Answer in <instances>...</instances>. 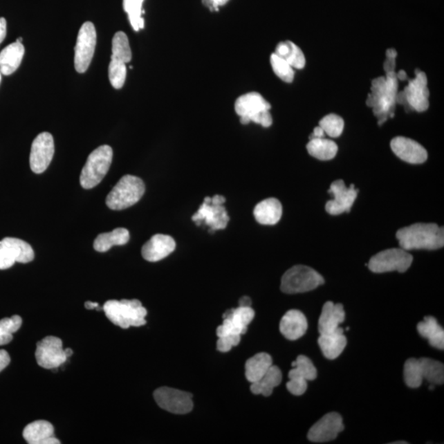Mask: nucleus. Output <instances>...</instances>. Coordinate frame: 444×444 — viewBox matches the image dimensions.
<instances>
[{"label": "nucleus", "mask_w": 444, "mask_h": 444, "mask_svg": "<svg viewBox=\"0 0 444 444\" xmlns=\"http://www.w3.org/2000/svg\"><path fill=\"white\" fill-rule=\"evenodd\" d=\"M386 72V77L376 78L372 82L371 94L368 95L367 104L373 108V114L380 125L394 117L397 104L398 80L395 71Z\"/></svg>", "instance_id": "1"}, {"label": "nucleus", "mask_w": 444, "mask_h": 444, "mask_svg": "<svg viewBox=\"0 0 444 444\" xmlns=\"http://www.w3.org/2000/svg\"><path fill=\"white\" fill-rule=\"evenodd\" d=\"M397 239L402 249L434 250L444 246V230L434 223H416L400 229Z\"/></svg>", "instance_id": "2"}, {"label": "nucleus", "mask_w": 444, "mask_h": 444, "mask_svg": "<svg viewBox=\"0 0 444 444\" xmlns=\"http://www.w3.org/2000/svg\"><path fill=\"white\" fill-rule=\"evenodd\" d=\"M103 311L109 320L122 329L145 325L147 310L138 299L108 300Z\"/></svg>", "instance_id": "3"}, {"label": "nucleus", "mask_w": 444, "mask_h": 444, "mask_svg": "<svg viewBox=\"0 0 444 444\" xmlns=\"http://www.w3.org/2000/svg\"><path fill=\"white\" fill-rule=\"evenodd\" d=\"M404 380L411 389L419 387L424 380L431 385H441L444 382V367L439 361L429 358H411L404 365Z\"/></svg>", "instance_id": "4"}, {"label": "nucleus", "mask_w": 444, "mask_h": 444, "mask_svg": "<svg viewBox=\"0 0 444 444\" xmlns=\"http://www.w3.org/2000/svg\"><path fill=\"white\" fill-rule=\"evenodd\" d=\"M271 104L258 93H250L241 95L234 104V110L241 117L243 124L250 122L268 128L272 124V117L270 114Z\"/></svg>", "instance_id": "5"}, {"label": "nucleus", "mask_w": 444, "mask_h": 444, "mask_svg": "<svg viewBox=\"0 0 444 444\" xmlns=\"http://www.w3.org/2000/svg\"><path fill=\"white\" fill-rule=\"evenodd\" d=\"M145 193V185L140 178L126 175L107 195V205L111 210H124L136 204Z\"/></svg>", "instance_id": "6"}, {"label": "nucleus", "mask_w": 444, "mask_h": 444, "mask_svg": "<svg viewBox=\"0 0 444 444\" xmlns=\"http://www.w3.org/2000/svg\"><path fill=\"white\" fill-rule=\"evenodd\" d=\"M112 159L113 150L110 146L102 145L91 152L82 169L80 184L82 188L91 189L99 185L107 176Z\"/></svg>", "instance_id": "7"}, {"label": "nucleus", "mask_w": 444, "mask_h": 444, "mask_svg": "<svg viewBox=\"0 0 444 444\" xmlns=\"http://www.w3.org/2000/svg\"><path fill=\"white\" fill-rule=\"evenodd\" d=\"M324 283V277L315 269L297 265L287 270L283 275L281 290L286 294L304 293L316 289Z\"/></svg>", "instance_id": "8"}, {"label": "nucleus", "mask_w": 444, "mask_h": 444, "mask_svg": "<svg viewBox=\"0 0 444 444\" xmlns=\"http://www.w3.org/2000/svg\"><path fill=\"white\" fill-rule=\"evenodd\" d=\"M225 198L221 195L206 197L197 212L192 216L196 224L210 226L211 232L223 230L228 226L230 217L224 207Z\"/></svg>", "instance_id": "9"}, {"label": "nucleus", "mask_w": 444, "mask_h": 444, "mask_svg": "<svg viewBox=\"0 0 444 444\" xmlns=\"http://www.w3.org/2000/svg\"><path fill=\"white\" fill-rule=\"evenodd\" d=\"M426 74L416 71L414 80L409 81L408 85L397 95V103L403 104L417 112L428 110L429 91Z\"/></svg>", "instance_id": "10"}, {"label": "nucleus", "mask_w": 444, "mask_h": 444, "mask_svg": "<svg viewBox=\"0 0 444 444\" xmlns=\"http://www.w3.org/2000/svg\"><path fill=\"white\" fill-rule=\"evenodd\" d=\"M413 257L402 249H389L378 252L369 262L370 271L384 273L397 271L405 272L411 267Z\"/></svg>", "instance_id": "11"}, {"label": "nucleus", "mask_w": 444, "mask_h": 444, "mask_svg": "<svg viewBox=\"0 0 444 444\" xmlns=\"http://www.w3.org/2000/svg\"><path fill=\"white\" fill-rule=\"evenodd\" d=\"M95 45L97 30L93 23L86 21L78 33L75 46L74 66L77 73H84L88 71L94 56Z\"/></svg>", "instance_id": "12"}, {"label": "nucleus", "mask_w": 444, "mask_h": 444, "mask_svg": "<svg viewBox=\"0 0 444 444\" xmlns=\"http://www.w3.org/2000/svg\"><path fill=\"white\" fill-rule=\"evenodd\" d=\"M154 398L160 408L174 414L184 415L193 410V395L186 391L163 387L155 391Z\"/></svg>", "instance_id": "13"}, {"label": "nucleus", "mask_w": 444, "mask_h": 444, "mask_svg": "<svg viewBox=\"0 0 444 444\" xmlns=\"http://www.w3.org/2000/svg\"><path fill=\"white\" fill-rule=\"evenodd\" d=\"M67 359L60 338L48 336L37 343L36 360L41 367L46 369H57Z\"/></svg>", "instance_id": "14"}, {"label": "nucleus", "mask_w": 444, "mask_h": 444, "mask_svg": "<svg viewBox=\"0 0 444 444\" xmlns=\"http://www.w3.org/2000/svg\"><path fill=\"white\" fill-rule=\"evenodd\" d=\"M55 154L53 136L44 132L34 139L30 148V167L36 174H41L49 167Z\"/></svg>", "instance_id": "15"}, {"label": "nucleus", "mask_w": 444, "mask_h": 444, "mask_svg": "<svg viewBox=\"0 0 444 444\" xmlns=\"http://www.w3.org/2000/svg\"><path fill=\"white\" fill-rule=\"evenodd\" d=\"M255 313L251 307L239 306L226 311L223 315V324L216 329L217 337L228 335L242 336L247 332L248 326L254 320Z\"/></svg>", "instance_id": "16"}, {"label": "nucleus", "mask_w": 444, "mask_h": 444, "mask_svg": "<svg viewBox=\"0 0 444 444\" xmlns=\"http://www.w3.org/2000/svg\"><path fill=\"white\" fill-rule=\"evenodd\" d=\"M329 193L333 196V199L326 204V211L330 215L337 216L351 211L357 198L358 190L351 185L349 188L343 181H334L330 186Z\"/></svg>", "instance_id": "17"}, {"label": "nucleus", "mask_w": 444, "mask_h": 444, "mask_svg": "<svg viewBox=\"0 0 444 444\" xmlns=\"http://www.w3.org/2000/svg\"><path fill=\"white\" fill-rule=\"evenodd\" d=\"M343 429L342 417L338 413L331 412L312 426L308 438L313 443L333 441Z\"/></svg>", "instance_id": "18"}, {"label": "nucleus", "mask_w": 444, "mask_h": 444, "mask_svg": "<svg viewBox=\"0 0 444 444\" xmlns=\"http://www.w3.org/2000/svg\"><path fill=\"white\" fill-rule=\"evenodd\" d=\"M391 150L400 159L410 164H422L428 158L427 151L411 138L397 137L391 142Z\"/></svg>", "instance_id": "19"}, {"label": "nucleus", "mask_w": 444, "mask_h": 444, "mask_svg": "<svg viewBox=\"0 0 444 444\" xmlns=\"http://www.w3.org/2000/svg\"><path fill=\"white\" fill-rule=\"evenodd\" d=\"M175 239L167 234H156L142 248L143 259L148 262H158L176 250Z\"/></svg>", "instance_id": "20"}, {"label": "nucleus", "mask_w": 444, "mask_h": 444, "mask_svg": "<svg viewBox=\"0 0 444 444\" xmlns=\"http://www.w3.org/2000/svg\"><path fill=\"white\" fill-rule=\"evenodd\" d=\"M307 329V319L302 312L291 310L282 317L280 331L283 336L288 340H298L306 334Z\"/></svg>", "instance_id": "21"}, {"label": "nucleus", "mask_w": 444, "mask_h": 444, "mask_svg": "<svg viewBox=\"0 0 444 444\" xmlns=\"http://www.w3.org/2000/svg\"><path fill=\"white\" fill-rule=\"evenodd\" d=\"M346 313L342 304L328 302L324 304L319 320V332L329 334L336 332L345 320Z\"/></svg>", "instance_id": "22"}, {"label": "nucleus", "mask_w": 444, "mask_h": 444, "mask_svg": "<svg viewBox=\"0 0 444 444\" xmlns=\"http://www.w3.org/2000/svg\"><path fill=\"white\" fill-rule=\"evenodd\" d=\"M54 427L46 420H37L26 426L24 438L30 444H59L54 435Z\"/></svg>", "instance_id": "23"}, {"label": "nucleus", "mask_w": 444, "mask_h": 444, "mask_svg": "<svg viewBox=\"0 0 444 444\" xmlns=\"http://www.w3.org/2000/svg\"><path fill=\"white\" fill-rule=\"evenodd\" d=\"M25 48L23 42L16 41L0 52V72L10 76L19 68L23 61Z\"/></svg>", "instance_id": "24"}, {"label": "nucleus", "mask_w": 444, "mask_h": 444, "mask_svg": "<svg viewBox=\"0 0 444 444\" xmlns=\"http://www.w3.org/2000/svg\"><path fill=\"white\" fill-rule=\"evenodd\" d=\"M344 331L339 328L336 332L322 334L319 338V345L326 358L335 360L340 355L347 344V339L343 333Z\"/></svg>", "instance_id": "25"}, {"label": "nucleus", "mask_w": 444, "mask_h": 444, "mask_svg": "<svg viewBox=\"0 0 444 444\" xmlns=\"http://www.w3.org/2000/svg\"><path fill=\"white\" fill-rule=\"evenodd\" d=\"M254 215L259 224L272 225L281 219L282 206L279 200L270 198L257 204Z\"/></svg>", "instance_id": "26"}, {"label": "nucleus", "mask_w": 444, "mask_h": 444, "mask_svg": "<svg viewBox=\"0 0 444 444\" xmlns=\"http://www.w3.org/2000/svg\"><path fill=\"white\" fill-rule=\"evenodd\" d=\"M417 330L421 337L427 339L431 346L443 350L444 330L434 317H425L424 321L417 325Z\"/></svg>", "instance_id": "27"}, {"label": "nucleus", "mask_w": 444, "mask_h": 444, "mask_svg": "<svg viewBox=\"0 0 444 444\" xmlns=\"http://www.w3.org/2000/svg\"><path fill=\"white\" fill-rule=\"evenodd\" d=\"M282 380L281 369L275 365H272L268 371L259 381L251 384L250 389L255 395H263L264 397L271 396L273 389L279 385Z\"/></svg>", "instance_id": "28"}, {"label": "nucleus", "mask_w": 444, "mask_h": 444, "mask_svg": "<svg viewBox=\"0 0 444 444\" xmlns=\"http://www.w3.org/2000/svg\"><path fill=\"white\" fill-rule=\"evenodd\" d=\"M272 365L271 355L268 353H259L251 357L246 364V376L247 380L252 382L259 381Z\"/></svg>", "instance_id": "29"}, {"label": "nucleus", "mask_w": 444, "mask_h": 444, "mask_svg": "<svg viewBox=\"0 0 444 444\" xmlns=\"http://www.w3.org/2000/svg\"><path fill=\"white\" fill-rule=\"evenodd\" d=\"M130 234L127 229L116 228L111 232L100 234L94 241V249L100 252L110 250L115 246L126 245L129 241Z\"/></svg>", "instance_id": "30"}, {"label": "nucleus", "mask_w": 444, "mask_h": 444, "mask_svg": "<svg viewBox=\"0 0 444 444\" xmlns=\"http://www.w3.org/2000/svg\"><path fill=\"white\" fill-rule=\"evenodd\" d=\"M275 54L286 61L293 68L302 69L306 66V57L300 48L291 41L281 42Z\"/></svg>", "instance_id": "31"}, {"label": "nucleus", "mask_w": 444, "mask_h": 444, "mask_svg": "<svg viewBox=\"0 0 444 444\" xmlns=\"http://www.w3.org/2000/svg\"><path fill=\"white\" fill-rule=\"evenodd\" d=\"M0 243L8 248L17 263H28L34 259L35 254L32 246L23 239L6 237Z\"/></svg>", "instance_id": "32"}, {"label": "nucleus", "mask_w": 444, "mask_h": 444, "mask_svg": "<svg viewBox=\"0 0 444 444\" xmlns=\"http://www.w3.org/2000/svg\"><path fill=\"white\" fill-rule=\"evenodd\" d=\"M307 150L313 158L329 160L336 156L338 147L333 141L325 138H313L307 145Z\"/></svg>", "instance_id": "33"}, {"label": "nucleus", "mask_w": 444, "mask_h": 444, "mask_svg": "<svg viewBox=\"0 0 444 444\" xmlns=\"http://www.w3.org/2000/svg\"><path fill=\"white\" fill-rule=\"evenodd\" d=\"M293 369L289 372V378L303 381H313L317 378V369L310 358L299 355L293 363Z\"/></svg>", "instance_id": "34"}, {"label": "nucleus", "mask_w": 444, "mask_h": 444, "mask_svg": "<svg viewBox=\"0 0 444 444\" xmlns=\"http://www.w3.org/2000/svg\"><path fill=\"white\" fill-rule=\"evenodd\" d=\"M111 59L120 61L124 64L129 63L132 59V51L129 39L127 35L123 32L116 33L113 37Z\"/></svg>", "instance_id": "35"}, {"label": "nucleus", "mask_w": 444, "mask_h": 444, "mask_svg": "<svg viewBox=\"0 0 444 444\" xmlns=\"http://www.w3.org/2000/svg\"><path fill=\"white\" fill-rule=\"evenodd\" d=\"M145 0H123L124 10L128 15L130 24L135 32L145 28L142 4Z\"/></svg>", "instance_id": "36"}, {"label": "nucleus", "mask_w": 444, "mask_h": 444, "mask_svg": "<svg viewBox=\"0 0 444 444\" xmlns=\"http://www.w3.org/2000/svg\"><path fill=\"white\" fill-rule=\"evenodd\" d=\"M109 80L113 88L120 89L124 86L126 75H127V68L126 64L115 59H111L109 64Z\"/></svg>", "instance_id": "37"}, {"label": "nucleus", "mask_w": 444, "mask_h": 444, "mask_svg": "<svg viewBox=\"0 0 444 444\" xmlns=\"http://www.w3.org/2000/svg\"><path fill=\"white\" fill-rule=\"evenodd\" d=\"M320 126L329 137L338 138L343 132L344 120L337 115L331 114L320 120Z\"/></svg>", "instance_id": "38"}, {"label": "nucleus", "mask_w": 444, "mask_h": 444, "mask_svg": "<svg viewBox=\"0 0 444 444\" xmlns=\"http://www.w3.org/2000/svg\"><path fill=\"white\" fill-rule=\"evenodd\" d=\"M270 61H271L273 71L278 77H280L282 81L286 82H293L295 77L294 68L286 60L274 53L271 55Z\"/></svg>", "instance_id": "39"}, {"label": "nucleus", "mask_w": 444, "mask_h": 444, "mask_svg": "<svg viewBox=\"0 0 444 444\" xmlns=\"http://www.w3.org/2000/svg\"><path fill=\"white\" fill-rule=\"evenodd\" d=\"M23 320L19 315H14L11 317H6L0 320V331L3 333L12 334L21 328Z\"/></svg>", "instance_id": "40"}, {"label": "nucleus", "mask_w": 444, "mask_h": 444, "mask_svg": "<svg viewBox=\"0 0 444 444\" xmlns=\"http://www.w3.org/2000/svg\"><path fill=\"white\" fill-rule=\"evenodd\" d=\"M241 339V336L239 335H228V336L219 337L216 344L217 350L221 352H228L233 346L239 345Z\"/></svg>", "instance_id": "41"}, {"label": "nucleus", "mask_w": 444, "mask_h": 444, "mask_svg": "<svg viewBox=\"0 0 444 444\" xmlns=\"http://www.w3.org/2000/svg\"><path fill=\"white\" fill-rule=\"evenodd\" d=\"M16 261L6 246L0 243V270H6L14 266Z\"/></svg>", "instance_id": "42"}, {"label": "nucleus", "mask_w": 444, "mask_h": 444, "mask_svg": "<svg viewBox=\"0 0 444 444\" xmlns=\"http://www.w3.org/2000/svg\"><path fill=\"white\" fill-rule=\"evenodd\" d=\"M286 387L291 394H293L295 396H302L304 393H306L308 387V384L306 381L291 378V380H290V381L287 382Z\"/></svg>", "instance_id": "43"}, {"label": "nucleus", "mask_w": 444, "mask_h": 444, "mask_svg": "<svg viewBox=\"0 0 444 444\" xmlns=\"http://www.w3.org/2000/svg\"><path fill=\"white\" fill-rule=\"evenodd\" d=\"M397 51L394 49L387 50V59L385 63V71H395Z\"/></svg>", "instance_id": "44"}, {"label": "nucleus", "mask_w": 444, "mask_h": 444, "mask_svg": "<svg viewBox=\"0 0 444 444\" xmlns=\"http://www.w3.org/2000/svg\"><path fill=\"white\" fill-rule=\"evenodd\" d=\"M229 0H203V3L211 10H217L219 8L225 6Z\"/></svg>", "instance_id": "45"}, {"label": "nucleus", "mask_w": 444, "mask_h": 444, "mask_svg": "<svg viewBox=\"0 0 444 444\" xmlns=\"http://www.w3.org/2000/svg\"><path fill=\"white\" fill-rule=\"evenodd\" d=\"M10 356L4 350H0V372L3 371L10 363Z\"/></svg>", "instance_id": "46"}, {"label": "nucleus", "mask_w": 444, "mask_h": 444, "mask_svg": "<svg viewBox=\"0 0 444 444\" xmlns=\"http://www.w3.org/2000/svg\"><path fill=\"white\" fill-rule=\"evenodd\" d=\"M7 35V21L4 17H0V44L6 39Z\"/></svg>", "instance_id": "47"}, {"label": "nucleus", "mask_w": 444, "mask_h": 444, "mask_svg": "<svg viewBox=\"0 0 444 444\" xmlns=\"http://www.w3.org/2000/svg\"><path fill=\"white\" fill-rule=\"evenodd\" d=\"M12 340V335L0 331V346L6 345Z\"/></svg>", "instance_id": "48"}, {"label": "nucleus", "mask_w": 444, "mask_h": 444, "mask_svg": "<svg viewBox=\"0 0 444 444\" xmlns=\"http://www.w3.org/2000/svg\"><path fill=\"white\" fill-rule=\"evenodd\" d=\"M325 137V133L324 129L317 126L315 129H313V133L311 135L310 140L313 138H322Z\"/></svg>", "instance_id": "49"}, {"label": "nucleus", "mask_w": 444, "mask_h": 444, "mask_svg": "<svg viewBox=\"0 0 444 444\" xmlns=\"http://www.w3.org/2000/svg\"><path fill=\"white\" fill-rule=\"evenodd\" d=\"M239 306L241 307H251V299L248 297V296H243V297L239 299Z\"/></svg>", "instance_id": "50"}, {"label": "nucleus", "mask_w": 444, "mask_h": 444, "mask_svg": "<svg viewBox=\"0 0 444 444\" xmlns=\"http://www.w3.org/2000/svg\"><path fill=\"white\" fill-rule=\"evenodd\" d=\"M85 307L88 308V310H94V308L99 307V304L97 302H88L85 303Z\"/></svg>", "instance_id": "51"}, {"label": "nucleus", "mask_w": 444, "mask_h": 444, "mask_svg": "<svg viewBox=\"0 0 444 444\" xmlns=\"http://www.w3.org/2000/svg\"><path fill=\"white\" fill-rule=\"evenodd\" d=\"M397 77H398V80L404 81V80H407V74H406V73H405V71H400V72L397 74Z\"/></svg>", "instance_id": "52"}, {"label": "nucleus", "mask_w": 444, "mask_h": 444, "mask_svg": "<svg viewBox=\"0 0 444 444\" xmlns=\"http://www.w3.org/2000/svg\"><path fill=\"white\" fill-rule=\"evenodd\" d=\"M64 351H65V354H66L68 358L69 356H71L73 355V351L72 349H71V348H68V349Z\"/></svg>", "instance_id": "53"}, {"label": "nucleus", "mask_w": 444, "mask_h": 444, "mask_svg": "<svg viewBox=\"0 0 444 444\" xmlns=\"http://www.w3.org/2000/svg\"><path fill=\"white\" fill-rule=\"evenodd\" d=\"M1 80H2V73L1 72H0V82H1Z\"/></svg>", "instance_id": "54"}, {"label": "nucleus", "mask_w": 444, "mask_h": 444, "mask_svg": "<svg viewBox=\"0 0 444 444\" xmlns=\"http://www.w3.org/2000/svg\"><path fill=\"white\" fill-rule=\"evenodd\" d=\"M394 443H407V442H395Z\"/></svg>", "instance_id": "55"}]
</instances>
